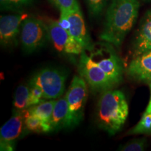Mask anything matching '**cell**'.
Returning <instances> with one entry per match:
<instances>
[{
    "mask_svg": "<svg viewBox=\"0 0 151 151\" xmlns=\"http://www.w3.org/2000/svg\"><path fill=\"white\" fill-rule=\"evenodd\" d=\"M129 114L125 95L119 90L111 89L101 92L96 108L98 127L113 136L123 127Z\"/></svg>",
    "mask_w": 151,
    "mask_h": 151,
    "instance_id": "7a4b0ae2",
    "label": "cell"
},
{
    "mask_svg": "<svg viewBox=\"0 0 151 151\" xmlns=\"http://www.w3.org/2000/svg\"><path fill=\"white\" fill-rule=\"evenodd\" d=\"M113 47L110 43L103 41L92 43L85 50L94 63L118 86L122 81L124 69L122 60Z\"/></svg>",
    "mask_w": 151,
    "mask_h": 151,
    "instance_id": "3957f363",
    "label": "cell"
},
{
    "mask_svg": "<svg viewBox=\"0 0 151 151\" xmlns=\"http://www.w3.org/2000/svg\"><path fill=\"white\" fill-rule=\"evenodd\" d=\"M129 134H151V112L144 113L139 122L129 132Z\"/></svg>",
    "mask_w": 151,
    "mask_h": 151,
    "instance_id": "ac0fdd59",
    "label": "cell"
},
{
    "mask_svg": "<svg viewBox=\"0 0 151 151\" xmlns=\"http://www.w3.org/2000/svg\"><path fill=\"white\" fill-rule=\"evenodd\" d=\"M19 40L26 53H32L41 48L48 40L46 22L28 16L22 22Z\"/></svg>",
    "mask_w": 151,
    "mask_h": 151,
    "instance_id": "8992f818",
    "label": "cell"
},
{
    "mask_svg": "<svg viewBox=\"0 0 151 151\" xmlns=\"http://www.w3.org/2000/svg\"><path fill=\"white\" fill-rule=\"evenodd\" d=\"M29 86V107L38 104L46 100L43 97V92L40 88L34 86Z\"/></svg>",
    "mask_w": 151,
    "mask_h": 151,
    "instance_id": "7402d4cb",
    "label": "cell"
},
{
    "mask_svg": "<svg viewBox=\"0 0 151 151\" xmlns=\"http://www.w3.org/2000/svg\"><path fill=\"white\" fill-rule=\"evenodd\" d=\"M88 95L86 81L81 76H74L65 94L68 104V128L78 125L83 120Z\"/></svg>",
    "mask_w": 151,
    "mask_h": 151,
    "instance_id": "5b68a950",
    "label": "cell"
},
{
    "mask_svg": "<svg viewBox=\"0 0 151 151\" xmlns=\"http://www.w3.org/2000/svg\"><path fill=\"white\" fill-rule=\"evenodd\" d=\"M90 15L92 17H99L107 6L109 0H85Z\"/></svg>",
    "mask_w": 151,
    "mask_h": 151,
    "instance_id": "ffe728a7",
    "label": "cell"
},
{
    "mask_svg": "<svg viewBox=\"0 0 151 151\" xmlns=\"http://www.w3.org/2000/svg\"><path fill=\"white\" fill-rule=\"evenodd\" d=\"M145 1H151V0H145Z\"/></svg>",
    "mask_w": 151,
    "mask_h": 151,
    "instance_id": "484cf974",
    "label": "cell"
},
{
    "mask_svg": "<svg viewBox=\"0 0 151 151\" xmlns=\"http://www.w3.org/2000/svg\"><path fill=\"white\" fill-rule=\"evenodd\" d=\"M27 109L23 111H14L12 116L3 124L0 129V150L11 151L20 137L27 132L25 118Z\"/></svg>",
    "mask_w": 151,
    "mask_h": 151,
    "instance_id": "9c48e42d",
    "label": "cell"
},
{
    "mask_svg": "<svg viewBox=\"0 0 151 151\" xmlns=\"http://www.w3.org/2000/svg\"><path fill=\"white\" fill-rule=\"evenodd\" d=\"M46 22L48 41L52 43L55 49L60 53L68 55H80L85 48L62 27L59 21L48 20Z\"/></svg>",
    "mask_w": 151,
    "mask_h": 151,
    "instance_id": "ba28073f",
    "label": "cell"
},
{
    "mask_svg": "<svg viewBox=\"0 0 151 151\" xmlns=\"http://www.w3.org/2000/svg\"><path fill=\"white\" fill-rule=\"evenodd\" d=\"M0 6H1V9L3 11H11L17 12L11 0H0Z\"/></svg>",
    "mask_w": 151,
    "mask_h": 151,
    "instance_id": "cb8c5ba5",
    "label": "cell"
},
{
    "mask_svg": "<svg viewBox=\"0 0 151 151\" xmlns=\"http://www.w3.org/2000/svg\"><path fill=\"white\" fill-rule=\"evenodd\" d=\"M56 99H47L27 109L29 113L35 115L50 127V121Z\"/></svg>",
    "mask_w": 151,
    "mask_h": 151,
    "instance_id": "9a60e30c",
    "label": "cell"
},
{
    "mask_svg": "<svg viewBox=\"0 0 151 151\" xmlns=\"http://www.w3.org/2000/svg\"><path fill=\"white\" fill-rule=\"evenodd\" d=\"M78 69L79 74L93 91L102 92L117 86L114 81L94 63L85 50L80 55Z\"/></svg>",
    "mask_w": 151,
    "mask_h": 151,
    "instance_id": "52a82bcc",
    "label": "cell"
},
{
    "mask_svg": "<svg viewBox=\"0 0 151 151\" xmlns=\"http://www.w3.org/2000/svg\"><path fill=\"white\" fill-rule=\"evenodd\" d=\"M150 100H149L148 104L147 106L146 111H145L144 113H150L151 112V83H150Z\"/></svg>",
    "mask_w": 151,
    "mask_h": 151,
    "instance_id": "d4e9b609",
    "label": "cell"
},
{
    "mask_svg": "<svg viewBox=\"0 0 151 151\" xmlns=\"http://www.w3.org/2000/svg\"><path fill=\"white\" fill-rule=\"evenodd\" d=\"M148 141L146 138L132 139L119 146L118 150L120 151H143L146 150Z\"/></svg>",
    "mask_w": 151,
    "mask_h": 151,
    "instance_id": "d6986e66",
    "label": "cell"
},
{
    "mask_svg": "<svg viewBox=\"0 0 151 151\" xmlns=\"http://www.w3.org/2000/svg\"><path fill=\"white\" fill-rule=\"evenodd\" d=\"M127 72L134 80L147 83H151V49L133 58Z\"/></svg>",
    "mask_w": 151,
    "mask_h": 151,
    "instance_id": "7c38bea8",
    "label": "cell"
},
{
    "mask_svg": "<svg viewBox=\"0 0 151 151\" xmlns=\"http://www.w3.org/2000/svg\"><path fill=\"white\" fill-rule=\"evenodd\" d=\"M25 126L27 132L35 133H48L50 132V127L45 124L40 118L35 115L29 113L25 118Z\"/></svg>",
    "mask_w": 151,
    "mask_h": 151,
    "instance_id": "e0dca14e",
    "label": "cell"
},
{
    "mask_svg": "<svg viewBox=\"0 0 151 151\" xmlns=\"http://www.w3.org/2000/svg\"><path fill=\"white\" fill-rule=\"evenodd\" d=\"M67 77L64 71L46 67L33 74L28 84L40 88L46 100L57 99L61 97L65 92Z\"/></svg>",
    "mask_w": 151,
    "mask_h": 151,
    "instance_id": "277c9868",
    "label": "cell"
},
{
    "mask_svg": "<svg viewBox=\"0 0 151 151\" xmlns=\"http://www.w3.org/2000/svg\"><path fill=\"white\" fill-rule=\"evenodd\" d=\"M59 23L70 33L85 49L92 44L90 35L86 28L83 15L80 8L69 11H60Z\"/></svg>",
    "mask_w": 151,
    "mask_h": 151,
    "instance_id": "30bf717a",
    "label": "cell"
},
{
    "mask_svg": "<svg viewBox=\"0 0 151 151\" xmlns=\"http://www.w3.org/2000/svg\"><path fill=\"white\" fill-rule=\"evenodd\" d=\"M28 17L26 14H11L0 17V43L2 46L17 44L22 22Z\"/></svg>",
    "mask_w": 151,
    "mask_h": 151,
    "instance_id": "8fae6325",
    "label": "cell"
},
{
    "mask_svg": "<svg viewBox=\"0 0 151 151\" xmlns=\"http://www.w3.org/2000/svg\"><path fill=\"white\" fill-rule=\"evenodd\" d=\"M29 84L20 85L16 90L14 100V111H23L29 107Z\"/></svg>",
    "mask_w": 151,
    "mask_h": 151,
    "instance_id": "2e32d148",
    "label": "cell"
},
{
    "mask_svg": "<svg viewBox=\"0 0 151 151\" xmlns=\"http://www.w3.org/2000/svg\"><path fill=\"white\" fill-rule=\"evenodd\" d=\"M17 12H22L24 9L32 4L34 0H11Z\"/></svg>",
    "mask_w": 151,
    "mask_h": 151,
    "instance_id": "603a6c76",
    "label": "cell"
},
{
    "mask_svg": "<svg viewBox=\"0 0 151 151\" xmlns=\"http://www.w3.org/2000/svg\"><path fill=\"white\" fill-rule=\"evenodd\" d=\"M139 8L138 0H111L99 39L120 48L137 21Z\"/></svg>",
    "mask_w": 151,
    "mask_h": 151,
    "instance_id": "6da1fadb",
    "label": "cell"
},
{
    "mask_svg": "<svg viewBox=\"0 0 151 151\" xmlns=\"http://www.w3.org/2000/svg\"><path fill=\"white\" fill-rule=\"evenodd\" d=\"M151 49V9L141 19L132 43V53L135 58Z\"/></svg>",
    "mask_w": 151,
    "mask_h": 151,
    "instance_id": "4fadbf2b",
    "label": "cell"
},
{
    "mask_svg": "<svg viewBox=\"0 0 151 151\" xmlns=\"http://www.w3.org/2000/svg\"><path fill=\"white\" fill-rule=\"evenodd\" d=\"M60 11H69L80 8L78 0H48Z\"/></svg>",
    "mask_w": 151,
    "mask_h": 151,
    "instance_id": "44dd1931",
    "label": "cell"
},
{
    "mask_svg": "<svg viewBox=\"0 0 151 151\" xmlns=\"http://www.w3.org/2000/svg\"><path fill=\"white\" fill-rule=\"evenodd\" d=\"M68 127V104L65 96L56 99L50 121V132Z\"/></svg>",
    "mask_w": 151,
    "mask_h": 151,
    "instance_id": "5bb4252c",
    "label": "cell"
}]
</instances>
